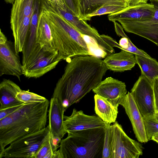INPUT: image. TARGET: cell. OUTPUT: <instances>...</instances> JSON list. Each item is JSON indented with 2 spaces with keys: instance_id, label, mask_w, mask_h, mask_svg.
<instances>
[{
  "instance_id": "836d02e7",
  "label": "cell",
  "mask_w": 158,
  "mask_h": 158,
  "mask_svg": "<svg viewBox=\"0 0 158 158\" xmlns=\"http://www.w3.org/2000/svg\"><path fill=\"white\" fill-rule=\"evenodd\" d=\"M48 1L53 3L58 8L61 9L64 8L66 5L63 0H48Z\"/></svg>"
},
{
  "instance_id": "d6a6232c",
  "label": "cell",
  "mask_w": 158,
  "mask_h": 158,
  "mask_svg": "<svg viewBox=\"0 0 158 158\" xmlns=\"http://www.w3.org/2000/svg\"><path fill=\"white\" fill-rule=\"evenodd\" d=\"M149 0H128V6L148 3Z\"/></svg>"
},
{
  "instance_id": "2e32d148",
  "label": "cell",
  "mask_w": 158,
  "mask_h": 158,
  "mask_svg": "<svg viewBox=\"0 0 158 158\" xmlns=\"http://www.w3.org/2000/svg\"><path fill=\"white\" fill-rule=\"evenodd\" d=\"M103 61L108 70L118 72L131 70L137 64L134 54L122 49L107 55Z\"/></svg>"
},
{
  "instance_id": "7a4b0ae2",
  "label": "cell",
  "mask_w": 158,
  "mask_h": 158,
  "mask_svg": "<svg viewBox=\"0 0 158 158\" xmlns=\"http://www.w3.org/2000/svg\"><path fill=\"white\" fill-rule=\"evenodd\" d=\"M50 101L24 103L0 120V158L6 146L27 135L46 127Z\"/></svg>"
},
{
  "instance_id": "4316f807",
  "label": "cell",
  "mask_w": 158,
  "mask_h": 158,
  "mask_svg": "<svg viewBox=\"0 0 158 158\" xmlns=\"http://www.w3.org/2000/svg\"><path fill=\"white\" fill-rule=\"evenodd\" d=\"M143 117L146 133L148 141L151 139L154 135L158 133V121L154 115Z\"/></svg>"
},
{
  "instance_id": "8fae6325",
  "label": "cell",
  "mask_w": 158,
  "mask_h": 158,
  "mask_svg": "<svg viewBox=\"0 0 158 158\" xmlns=\"http://www.w3.org/2000/svg\"><path fill=\"white\" fill-rule=\"evenodd\" d=\"M63 124L67 133L94 128H105V123L98 115H89L74 108L69 116L64 115Z\"/></svg>"
},
{
  "instance_id": "44dd1931",
  "label": "cell",
  "mask_w": 158,
  "mask_h": 158,
  "mask_svg": "<svg viewBox=\"0 0 158 158\" xmlns=\"http://www.w3.org/2000/svg\"><path fill=\"white\" fill-rule=\"evenodd\" d=\"M77 2L78 17L85 20L88 15L106 5L128 6L126 2L121 0H77Z\"/></svg>"
},
{
  "instance_id": "d6986e66",
  "label": "cell",
  "mask_w": 158,
  "mask_h": 158,
  "mask_svg": "<svg viewBox=\"0 0 158 158\" xmlns=\"http://www.w3.org/2000/svg\"><path fill=\"white\" fill-rule=\"evenodd\" d=\"M21 90L13 81L3 79L0 84V110L24 103L16 98Z\"/></svg>"
},
{
  "instance_id": "83f0119b",
  "label": "cell",
  "mask_w": 158,
  "mask_h": 158,
  "mask_svg": "<svg viewBox=\"0 0 158 158\" xmlns=\"http://www.w3.org/2000/svg\"><path fill=\"white\" fill-rule=\"evenodd\" d=\"M127 7L120 5H109L101 7L97 10L88 15L85 21H89L93 16L106 14H110L118 12Z\"/></svg>"
},
{
  "instance_id": "ba28073f",
  "label": "cell",
  "mask_w": 158,
  "mask_h": 158,
  "mask_svg": "<svg viewBox=\"0 0 158 158\" xmlns=\"http://www.w3.org/2000/svg\"><path fill=\"white\" fill-rule=\"evenodd\" d=\"M12 75L19 81L23 75V68L16 52L14 43L9 41L0 30V76Z\"/></svg>"
},
{
  "instance_id": "f1b7e54d",
  "label": "cell",
  "mask_w": 158,
  "mask_h": 158,
  "mask_svg": "<svg viewBox=\"0 0 158 158\" xmlns=\"http://www.w3.org/2000/svg\"><path fill=\"white\" fill-rule=\"evenodd\" d=\"M23 104L0 110V120L14 112L21 107Z\"/></svg>"
},
{
  "instance_id": "3957f363",
  "label": "cell",
  "mask_w": 158,
  "mask_h": 158,
  "mask_svg": "<svg viewBox=\"0 0 158 158\" xmlns=\"http://www.w3.org/2000/svg\"><path fill=\"white\" fill-rule=\"evenodd\" d=\"M40 8L50 26L60 60H68L77 56L92 55L83 35L65 19L53 3L48 0H40Z\"/></svg>"
},
{
  "instance_id": "7402d4cb",
  "label": "cell",
  "mask_w": 158,
  "mask_h": 158,
  "mask_svg": "<svg viewBox=\"0 0 158 158\" xmlns=\"http://www.w3.org/2000/svg\"><path fill=\"white\" fill-rule=\"evenodd\" d=\"M35 1V0H23L17 7L12 8L10 23L12 32L15 31L25 17L32 12Z\"/></svg>"
},
{
  "instance_id": "8d00e7d4",
  "label": "cell",
  "mask_w": 158,
  "mask_h": 158,
  "mask_svg": "<svg viewBox=\"0 0 158 158\" xmlns=\"http://www.w3.org/2000/svg\"><path fill=\"white\" fill-rule=\"evenodd\" d=\"M154 116L156 118L158 121V111H157L156 113L154 115Z\"/></svg>"
},
{
  "instance_id": "4dcf8cb0",
  "label": "cell",
  "mask_w": 158,
  "mask_h": 158,
  "mask_svg": "<svg viewBox=\"0 0 158 158\" xmlns=\"http://www.w3.org/2000/svg\"><path fill=\"white\" fill-rule=\"evenodd\" d=\"M152 85L156 112L158 111V77L154 79L152 82Z\"/></svg>"
},
{
  "instance_id": "ffe728a7",
  "label": "cell",
  "mask_w": 158,
  "mask_h": 158,
  "mask_svg": "<svg viewBox=\"0 0 158 158\" xmlns=\"http://www.w3.org/2000/svg\"><path fill=\"white\" fill-rule=\"evenodd\" d=\"M94 110L96 114L105 123H111L116 121L118 107L107 99L95 94Z\"/></svg>"
},
{
  "instance_id": "7c38bea8",
  "label": "cell",
  "mask_w": 158,
  "mask_h": 158,
  "mask_svg": "<svg viewBox=\"0 0 158 158\" xmlns=\"http://www.w3.org/2000/svg\"><path fill=\"white\" fill-rule=\"evenodd\" d=\"M124 108L132 125L135 137L139 142L148 141L143 118L139 110L131 92H128L120 103Z\"/></svg>"
},
{
  "instance_id": "f546056e",
  "label": "cell",
  "mask_w": 158,
  "mask_h": 158,
  "mask_svg": "<svg viewBox=\"0 0 158 158\" xmlns=\"http://www.w3.org/2000/svg\"><path fill=\"white\" fill-rule=\"evenodd\" d=\"M66 6L78 16L77 0H63Z\"/></svg>"
},
{
  "instance_id": "5bb4252c",
  "label": "cell",
  "mask_w": 158,
  "mask_h": 158,
  "mask_svg": "<svg viewBox=\"0 0 158 158\" xmlns=\"http://www.w3.org/2000/svg\"><path fill=\"white\" fill-rule=\"evenodd\" d=\"M155 9L151 3H147L128 6L118 12L109 14L108 18L112 22L121 20L144 21L152 19L155 14Z\"/></svg>"
},
{
  "instance_id": "4fadbf2b",
  "label": "cell",
  "mask_w": 158,
  "mask_h": 158,
  "mask_svg": "<svg viewBox=\"0 0 158 158\" xmlns=\"http://www.w3.org/2000/svg\"><path fill=\"white\" fill-rule=\"evenodd\" d=\"M92 91L118 106L127 92L125 83L111 77L102 80Z\"/></svg>"
},
{
  "instance_id": "e0dca14e",
  "label": "cell",
  "mask_w": 158,
  "mask_h": 158,
  "mask_svg": "<svg viewBox=\"0 0 158 158\" xmlns=\"http://www.w3.org/2000/svg\"><path fill=\"white\" fill-rule=\"evenodd\" d=\"M40 12V0H35L34 11L31 19L30 27L22 51V61L26 62L33 50L38 44L37 30Z\"/></svg>"
},
{
  "instance_id": "d590c367",
  "label": "cell",
  "mask_w": 158,
  "mask_h": 158,
  "mask_svg": "<svg viewBox=\"0 0 158 158\" xmlns=\"http://www.w3.org/2000/svg\"><path fill=\"white\" fill-rule=\"evenodd\" d=\"M15 0H4V1L7 3L12 4L14 3Z\"/></svg>"
},
{
  "instance_id": "277c9868",
  "label": "cell",
  "mask_w": 158,
  "mask_h": 158,
  "mask_svg": "<svg viewBox=\"0 0 158 158\" xmlns=\"http://www.w3.org/2000/svg\"><path fill=\"white\" fill-rule=\"evenodd\" d=\"M105 128L68 133L61 139L56 158H102Z\"/></svg>"
},
{
  "instance_id": "cb8c5ba5",
  "label": "cell",
  "mask_w": 158,
  "mask_h": 158,
  "mask_svg": "<svg viewBox=\"0 0 158 158\" xmlns=\"http://www.w3.org/2000/svg\"><path fill=\"white\" fill-rule=\"evenodd\" d=\"M61 140L53 138L50 134L35 156V158H56V153Z\"/></svg>"
},
{
  "instance_id": "6da1fadb",
  "label": "cell",
  "mask_w": 158,
  "mask_h": 158,
  "mask_svg": "<svg viewBox=\"0 0 158 158\" xmlns=\"http://www.w3.org/2000/svg\"><path fill=\"white\" fill-rule=\"evenodd\" d=\"M70 60L52 96L65 111L96 87L108 70L103 60L92 55L76 56Z\"/></svg>"
},
{
  "instance_id": "603a6c76",
  "label": "cell",
  "mask_w": 158,
  "mask_h": 158,
  "mask_svg": "<svg viewBox=\"0 0 158 158\" xmlns=\"http://www.w3.org/2000/svg\"><path fill=\"white\" fill-rule=\"evenodd\" d=\"M135 56L137 64L140 69L141 74L152 83L154 79L158 77V61L151 57L138 55Z\"/></svg>"
},
{
  "instance_id": "484cf974",
  "label": "cell",
  "mask_w": 158,
  "mask_h": 158,
  "mask_svg": "<svg viewBox=\"0 0 158 158\" xmlns=\"http://www.w3.org/2000/svg\"><path fill=\"white\" fill-rule=\"evenodd\" d=\"M105 137L102 158H111L113 136L112 125L105 123Z\"/></svg>"
},
{
  "instance_id": "52a82bcc",
  "label": "cell",
  "mask_w": 158,
  "mask_h": 158,
  "mask_svg": "<svg viewBox=\"0 0 158 158\" xmlns=\"http://www.w3.org/2000/svg\"><path fill=\"white\" fill-rule=\"evenodd\" d=\"M111 125L113 140L111 158H138L142 155L143 148L140 143L129 137L118 122Z\"/></svg>"
},
{
  "instance_id": "30bf717a",
  "label": "cell",
  "mask_w": 158,
  "mask_h": 158,
  "mask_svg": "<svg viewBox=\"0 0 158 158\" xmlns=\"http://www.w3.org/2000/svg\"><path fill=\"white\" fill-rule=\"evenodd\" d=\"M155 9L150 19L144 21L121 20L118 21L125 31L144 38L158 46V0H150Z\"/></svg>"
},
{
  "instance_id": "74e56055",
  "label": "cell",
  "mask_w": 158,
  "mask_h": 158,
  "mask_svg": "<svg viewBox=\"0 0 158 158\" xmlns=\"http://www.w3.org/2000/svg\"><path fill=\"white\" fill-rule=\"evenodd\" d=\"M121 0L123 1L126 2L127 3V4L128 0ZM127 5H128V4H127Z\"/></svg>"
},
{
  "instance_id": "9a60e30c",
  "label": "cell",
  "mask_w": 158,
  "mask_h": 158,
  "mask_svg": "<svg viewBox=\"0 0 158 158\" xmlns=\"http://www.w3.org/2000/svg\"><path fill=\"white\" fill-rule=\"evenodd\" d=\"M64 111L58 100L56 98L52 97L48 111V126L52 136L54 139L61 140L67 133L63 124Z\"/></svg>"
},
{
  "instance_id": "8992f818",
  "label": "cell",
  "mask_w": 158,
  "mask_h": 158,
  "mask_svg": "<svg viewBox=\"0 0 158 158\" xmlns=\"http://www.w3.org/2000/svg\"><path fill=\"white\" fill-rule=\"evenodd\" d=\"M57 50L44 51L36 47L29 57L23 68V75L28 78H38L55 68L60 61Z\"/></svg>"
},
{
  "instance_id": "9c48e42d",
  "label": "cell",
  "mask_w": 158,
  "mask_h": 158,
  "mask_svg": "<svg viewBox=\"0 0 158 158\" xmlns=\"http://www.w3.org/2000/svg\"><path fill=\"white\" fill-rule=\"evenodd\" d=\"M131 93L143 117L155 114L156 111L152 82L141 74Z\"/></svg>"
},
{
  "instance_id": "ac0fdd59",
  "label": "cell",
  "mask_w": 158,
  "mask_h": 158,
  "mask_svg": "<svg viewBox=\"0 0 158 158\" xmlns=\"http://www.w3.org/2000/svg\"><path fill=\"white\" fill-rule=\"evenodd\" d=\"M37 42L43 50L50 52L57 50L54 44L50 26L44 13L40 9L37 27Z\"/></svg>"
},
{
  "instance_id": "1f68e13d",
  "label": "cell",
  "mask_w": 158,
  "mask_h": 158,
  "mask_svg": "<svg viewBox=\"0 0 158 158\" xmlns=\"http://www.w3.org/2000/svg\"><path fill=\"white\" fill-rule=\"evenodd\" d=\"M113 23L115 32L118 35L122 36V37L127 36L124 33L123 30V28L122 26L116 22H114Z\"/></svg>"
},
{
  "instance_id": "d4e9b609",
  "label": "cell",
  "mask_w": 158,
  "mask_h": 158,
  "mask_svg": "<svg viewBox=\"0 0 158 158\" xmlns=\"http://www.w3.org/2000/svg\"><path fill=\"white\" fill-rule=\"evenodd\" d=\"M16 98L18 100L24 103L42 102L47 100L45 97L29 90H22L17 94Z\"/></svg>"
},
{
  "instance_id": "e575fe53",
  "label": "cell",
  "mask_w": 158,
  "mask_h": 158,
  "mask_svg": "<svg viewBox=\"0 0 158 158\" xmlns=\"http://www.w3.org/2000/svg\"><path fill=\"white\" fill-rule=\"evenodd\" d=\"M151 140L158 143V133L154 135L152 138Z\"/></svg>"
},
{
  "instance_id": "5b68a950",
  "label": "cell",
  "mask_w": 158,
  "mask_h": 158,
  "mask_svg": "<svg viewBox=\"0 0 158 158\" xmlns=\"http://www.w3.org/2000/svg\"><path fill=\"white\" fill-rule=\"evenodd\" d=\"M50 134L48 126L41 131L19 138L5 148L1 158H35Z\"/></svg>"
}]
</instances>
